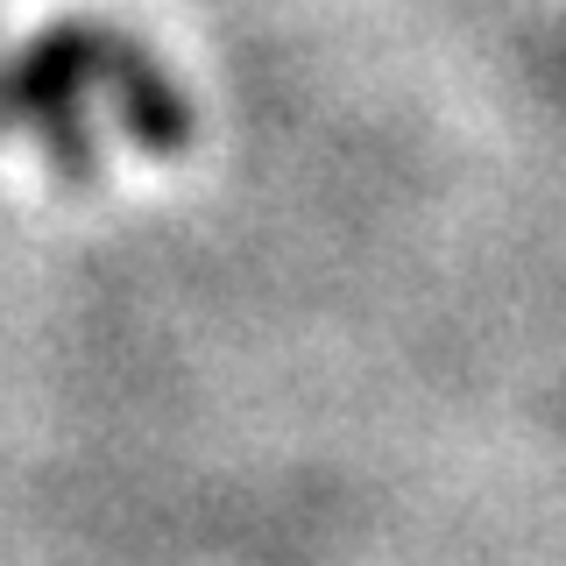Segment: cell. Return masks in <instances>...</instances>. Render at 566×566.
<instances>
[{
	"label": "cell",
	"mask_w": 566,
	"mask_h": 566,
	"mask_svg": "<svg viewBox=\"0 0 566 566\" xmlns=\"http://www.w3.org/2000/svg\"><path fill=\"white\" fill-rule=\"evenodd\" d=\"M106 93H114V114H120V128H128L135 149L177 156L191 142V99L177 93L170 71L120 29H114V57H106Z\"/></svg>",
	"instance_id": "6da1fadb"
}]
</instances>
